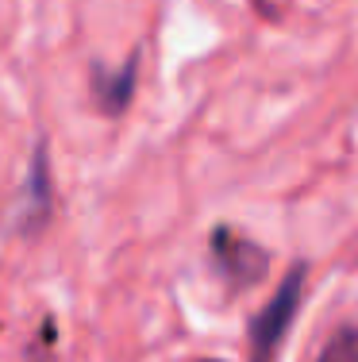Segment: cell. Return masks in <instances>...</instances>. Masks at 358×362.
<instances>
[{
  "label": "cell",
  "instance_id": "6da1fadb",
  "mask_svg": "<svg viewBox=\"0 0 358 362\" xmlns=\"http://www.w3.org/2000/svg\"><path fill=\"white\" fill-rule=\"evenodd\" d=\"M301 286H304V266L289 270V278L281 281V289L274 293V300L266 305V313L254 320V332H251V343H254V358L266 362L274 355V347L285 339L289 324L297 316V300H301Z\"/></svg>",
  "mask_w": 358,
  "mask_h": 362
},
{
  "label": "cell",
  "instance_id": "7a4b0ae2",
  "mask_svg": "<svg viewBox=\"0 0 358 362\" xmlns=\"http://www.w3.org/2000/svg\"><path fill=\"white\" fill-rule=\"evenodd\" d=\"M216 258H220L224 274L235 281V286H251V281H258L262 270H266V255H262L254 243H246V239L227 235V231L216 235Z\"/></svg>",
  "mask_w": 358,
  "mask_h": 362
},
{
  "label": "cell",
  "instance_id": "3957f363",
  "mask_svg": "<svg viewBox=\"0 0 358 362\" xmlns=\"http://www.w3.org/2000/svg\"><path fill=\"white\" fill-rule=\"evenodd\" d=\"M316 362H358V327H339Z\"/></svg>",
  "mask_w": 358,
  "mask_h": 362
}]
</instances>
